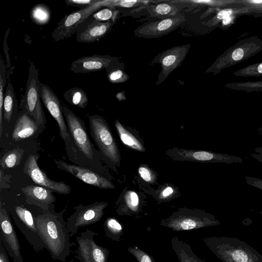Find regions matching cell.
Here are the masks:
<instances>
[{"label": "cell", "instance_id": "6da1fadb", "mask_svg": "<svg viewBox=\"0 0 262 262\" xmlns=\"http://www.w3.org/2000/svg\"><path fill=\"white\" fill-rule=\"evenodd\" d=\"M63 212L43 211L34 216L38 234L52 258L64 262L71 253L70 234L62 216Z\"/></svg>", "mask_w": 262, "mask_h": 262}, {"label": "cell", "instance_id": "7a4b0ae2", "mask_svg": "<svg viewBox=\"0 0 262 262\" xmlns=\"http://www.w3.org/2000/svg\"><path fill=\"white\" fill-rule=\"evenodd\" d=\"M219 224V221L208 213L199 209L187 208H182L173 212L160 222L161 226L174 231L198 229Z\"/></svg>", "mask_w": 262, "mask_h": 262}, {"label": "cell", "instance_id": "3957f363", "mask_svg": "<svg viewBox=\"0 0 262 262\" xmlns=\"http://www.w3.org/2000/svg\"><path fill=\"white\" fill-rule=\"evenodd\" d=\"M91 134L96 144L110 161L119 166L120 155L108 125L101 116L94 115L89 117Z\"/></svg>", "mask_w": 262, "mask_h": 262}, {"label": "cell", "instance_id": "277c9868", "mask_svg": "<svg viewBox=\"0 0 262 262\" xmlns=\"http://www.w3.org/2000/svg\"><path fill=\"white\" fill-rule=\"evenodd\" d=\"M40 82L38 70L33 63L30 62L26 91L21 105L38 125H43L46 123V117L39 93Z\"/></svg>", "mask_w": 262, "mask_h": 262}, {"label": "cell", "instance_id": "5b68a950", "mask_svg": "<svg viewBox=\"0 0 262 262\" xmlns=\"http://www.w3.org/2000/svg\"><path fill=\"white\" fill-rule=\"evenodd\" d=\"M97 235L88 229L76 237L78 246L75 257L80 262H107L110 251L96 243L94 237Z\"/></svg>", "mask_w": 262, "mask_h": 262}, {"label": "cell", "instance_id": "8992f818", "mask_svg": "<svg viewBox=\"0 0 262 262\" xmlns=\"http://www.w3.org/2000/svg\"><path fill=\"white\" fill-rule=\"evenodd\" d=\"M103 1L66 15L58 23L53 30L52 37L55 41L63 40L70 37L77 28L91 14L103 6Z\"/></svg>", "mask_w": 262, "mask_h": 262}, {"label": "cell", "instance_id": "52a82bcc", "mask_svg": "<svg viewBox=\"0 0 262 262\" xmlns=\"http://www.w3.org/2000/svg\"><path fill=\"white\" fill-rule=\"evenodd\" d=\"M107 205V203L101 202L85 206L80 205L75 207V212L67 221L70 236L77 233L79 228L99 222L102 217L104 209Z\"/></svg>", "mask_w": 262, "mask_h": 262}, {"label": "cell", "instance_id": "ba28073f", "mask_svg": "<svg viewBox=\"0 0 262 262\" xmlns=\"http://www.w3.org/2000/svg\"><path fill=\"white\" fill-rule=\"evenodd\" d=\"M166 154L174 160L180 161L227 164L243 162L242 159L239 157L204 150H193L174 148L167 151Z\"/></svg>", "mask_w": 262, "mask_h": 262}, {"label": "cell", "instance_id": "9c48e42d", "mask_svg": "<svg viewBox=\"0 0 262 262\" xmlns=\"http://www.w3.org/2000/svg\"><path fill=\"white\" fill-rule=\"evenodd\" d=\"M62 106L69 132L74 139L75 143L86 157L92 159V144L83 121L64 104Z\"/></svg>", "mask_w": 262, "mask_h": 262}, {"label": "cell", "instance_id": "30bf717a", "mask_svg": "<svg viewBox=\"0 0 262 262\" xmlns=\"http://www.w3.org/2000/svg\"><path fill=\"white\" fill-rule=\"evenodd\" d=\"M1 233L2 241L7 253L14 262H23L20 244L10 215L5 208L1 206Z\"/></svg>", "mask_w": 262, "mask_h": 262}, {"label": "cell", "instance_id": "8fae6325", "mask_svg": "<svg viewBox=\"0 0 262 262\" xmlns=\"http://www.w3.org/2000/svg\"><path fill=\"white\" fill-rule=\"evenodd\" d=\"M190 47V44L176 46L163 51L154 58L153 62L159 63L161 67L157 85L162 83L172 71L181 65Z\"/></svg>", "mask_w": 262, "mask_h": 262}, {"label": "cell", "instance_id": "7c38bea8", "mask_svg": "<svg viewBox=\"0 0 262 262\" xmlns=\"http://www.w3.org/2000/svg\"><path fill=\"white\" fill-rule=\"evenodd\" d=\"M185 20V17L179 14L172 17L154 21H147L136 28L134 33L139 37L159 38L175 30Z\"/></svg>", "mask_w": 262, "mask_h": 262}, {"label": "cell", "instance_id": "4fadbf2b", "mask_svg": "<svg viewBox=\"0 0 262 262\" xmlns=\"http://www.w3.org/2000/svg\"><path fill=\"white\" fill-rule=\"evenodd\" d=\"M38 155H30L26 160L24 172L28 175L33 181L53 192L60 194H68L71 191V187L63 182H55L49 178L46 173L39 168L37 160Z\"/></svg>", "mask_w": 262, "mask_h": 262}, {"label": "cell", "instance_id": "5bb4252c", "mask_svg": "<svg viewBox=\"0 0 262 262\" xmlns=\"http://www.w3.org/2000/svg\"><path fill=\"white\" fill-rule=\"evenodd\" d=\"M39 93L44 105L58 125L60 137L66 141L69 137V132L63 117L62 106L58 97L49 86L41 82Z\"/></svg>", "mask_w": 262, "mask_h": 262}, {"label": "cell", "instance_id": "9a60e30c", "mask_svg": "<svg viewBox=\"0 0 262 262\" xmlns=\"http://www.w3.org/2000/svg\"><path fill=\"white\" fill-rule=\"evenodd\" d=\"M57 166L75 176L85 183L101 189H114V185L102 176L78 165L68 164L62 161L54 160Z\"/></svg>", "mask_w": 262, "mask_h": 262}, {"label": "cell", "instance_id": "2e32d148", "mask_svg": "<svg viewBox=\"0 0 262 262\" xmlns=\"http://www.w3.org/2000/svg\"><path fill=\"white\" fill-rule=\"evenodd\" d=\"M119 58L109 55H94L74 60L70 70L75 73H89L107 69L117 63Z\"/></svg>", "mask_w": 262, "mask_h": 262}, {"label": "cell", "instance_id": "e0dca14e", "mask_svg": "<svg viewBox=\"0 0 262 262\" xmlns=\"http://www.w3.org/2000/svg\"><path fill=\"white\" fill-rule=\"evenodd\" d=\"M21 190L27 204L34 205L44 211H48L50 205L56 201L53 191L42 186L31 185L21 188Z\"/></svg>", "mask_w": 262, "mask_h": 262}, {"label": "cell", "instance_id": "ac0fdd59", "mask_svg": "<svg viewBox=\"0 0 262 262\" xmlns=\"http://www.w3.org/2000/svg\"><path fill=\"white\" fill-rule=\"evenodd\" d=\"M38 123L23 106L12 132V139L16 141L26 139L34 135L38 128Z\"/></svg>", "mask_w": 262, "mask_h": 262}, {"label": "cell", "instance_id": "d6986e66", "mask_svg": "<svg viewBox=\"0 0 262 262\" xmlns=\"http://www.w3.org/2000/svg\"><path fill=\"white\" fill-rule=\"evenodd\" d=\"M113 26L111 21L104 23L94 20L76 37L78 42L91 43L96 41L104 37L111 30Z\"/></svg>", "mask_w": 262, "mask_h": 262}, {"label": "cell", "instance_id": "ffe728a7", "mask_svg": "<svg viewBox=\"0 0 262 262\" xmlns=\"http://www.w3.org/2000/svg\"><path fill=\"white\" fill-rule=\"evenodd\" d=\"M171 244L180 262H205L194 254L190 245L180 240L177 236L172 237Z\"/></svg>", "mask_w": 262, "mask_h": 262}, {"label": "cell", "instance_id": "44dd1931", "mask_svg": "<svg viewBox=\"0 0 262 262\" xmlns=\"http://www.w3.org/2000/svg\"><path fill=\"white\" fill-rule=\"evenodd\" d=\"M4 98L3 116L4 119L9 122L17 110V99L11 82L6 86Z\"/></svg>", "mask_w": 262, "mask_h": 262}, {"label": "cell", "instance_id": "7402d4cb", "mask_svg": "<svg viewBox=\"0 0 262 262\" xmlns=\"http://www.w3.org/2000/svg\"><path fill=\"white\" fill-rule=\"evenodd\" d=\"M149 13L152 17L160 19L172 17L179 15L180 9L173 4L161 3L152 5L148 8Z\"/></svg>", "mask_w": 262, "mask_h": 262}, {"label": "cell", "instance_id": "603a6c76", "mask_svg": "<svg viewBox=\"0 0 262 262\" xmlns=\"http://www.w3.org/2000/svg\"><path fill=\"white\" fill-rule=\"evenodd\" d=\"M115 126L122 142L130 148L139 151H145L140 141L132 133L127 130L119 121H115Z\"/></svg>", "mask_w": 262, "mask_h": 262}, {"label": "cell", "instance_id": "cb8c5ba5", "mask_svg": "<svg viewBox=\"0 0 262 262\" xmlns=\"http://www.w3.org/2000/svg\"><path fill=\"white\" fill-rule=\"evenodd\" d=\"M30 17L34 23L40 26L45 25L51 19V11L47 5L38 4L32 8Z\"/></svg>", "mask_w": 262, "mask_h": 262}, {"label": "cell", "instance_id": "d4e9b609", "mask_svg": "<svg viewBox=\"0 0 262 262\" xmlns=\"http://www.w3.org/2000/svg\"><path fill=\"white\" fill-rule=\"evenodd\" d=\"M63 97L70 104L81 108H85L88 103L86 94L79 88H73L67 90L64 93Z\"/></svg>", "mask_w": 262, "mask_h": 262}, {"label": "cell", "instance_id": "484cf974", "mask_svg": "<svg viewBox=\"0 0 262 262\" xmlns=\"http://www.w3.org/2000/svg\"><path fill=\"white\" fill-rule=\"evenodd\" d=\"M105 236L112 240L119 242L123 234V227L114 217H108L103 223Z\"/></svg>", "mask_w": 262, "mask_h": 262}, {"label": "cell", "instance_id": "4316f807", "mask_svg": "<svg viewBox=\"0 0 262 262\" xmlns=\"http://www.w3.org/2000/svg\"><path fill=\"white\" fill-rule=\"evenodd\" d=\"M23 153V150L18 148L7 152L0 160L1 167L7 169L17 166L21 162Z\"/></svg>", "mask_w": 262, "mask_h": 262}, {"label": "cell", "instance_id": "83f0119b", "mask_svg": "<svg viewBox=\"0 0 262 262\" xmlns=\"http://www.w3.org/2000/svg\"><path fill=\"white\" fill-rule=\"evenodd\" d=\"M6 68L4 60L0 58V137L2 134V121L3 115V104L6 83Z\"/></svg>", "mask_w": 262, "mask_h": 262}, {"label": "cell", "instance_id": "f1b7e54d", "mask_svg": "<svg viewBox=\"0 0 262 262\" xmlns=\"http://www.w3.org/2000/svg\"><path fill=\"white\" fill-rule=\"evenodd\" d=\"M115 64L106 69L107 72V77L108 81L113 83L125 82L128 79V76L122 70L115 67Z\"/></svg>", "mask_w": 262, "mask_h": 262}, {"label": "cell", "instance_id": "f546056e", "mask_svg": "<svg viewBox=\"0 0 262 262\" xmlns=\"http://www.w3.org/2000/svg\"><path fill=\"white\" fill-rule=\"evenodd\" d=\"M125 205L127 210L126 213L131 212L136 213L139 208V200L137 194L133 191H128L124 196Z\"/></svg>", "mask_w": 262, "mask_h": 262}, {"label": "cell", "instance_id": "4dcf8cb0", "mask_svg": "<svg viewBox=\"0 0 262 262\" xmlns=\"http://www.w3.org/2000/svg\"><path fill=\"white\" fill-rule=\"evenodd\" d=\"M127 251L135 256L138 262H156L151 255L138 247H130Z\"/></svg>", "mask_w": 262, "mask_h": 262}, {"label": "cell", "instance_id": "1f68e13d", "mask_svg": "<svg viewBox=\"0 0 262 262\" xmlns=\"http://www.w3.org/2000/svg\"><path fill=\"white\" fill-rule=\"evenodd\" d=\"M146 2L141 1H104L103 6L130 8L144 4Z\"/></svg>", "mask_w": 262, "mask_h": 262}, {"label": "cell", "instance_id": "d6a6232c", "mask_svg": "<svg viewBox=\"0 0 262 262\" xmlns=\"http://www.w3.org/2000/svg\"><path fill=\"white\" fill-rule=\"evenodd\" d=\"M115 12L112 8H104L96 12L93 16L98 21H110L114 17Z\"/></svg>", "mask_w": 262, "mask_h": 262}, {"label": "cell", "instance_id": "836d02e7", "mask_svg": "<svg viewBox=\"0 0 262 262\" xmlns=\"http://www.w3.org/2000/svg\"><path fill=\"white\" fill-rule=\"evenodd\" d=\"M138 172L141 178L146 182L153 183L156 177L155 174L147 166L142 165L138 168Z\"/></svg>", "mask_w": 262, "mask_h": 262}, {"label": "cell", "instance_id": "e575fe53", "mask_svg": "<svg viewBox=\"0 0 262 262\" xmlns=\"http://www.w3.org/2000/svg\"><path fill=\"white\" fill-rule=\"evenodd\" d=\"M100 2V0H66L65 3L68 6H76L85 8L89 6L96 4Z\"/></svg>", "mask_w": 262, "mask_h": 262}, {"label": "cell", "instance_id": "d590c367", "mask_svg": "<svg viewBox=\"0 0 262 262\" xmlns=\"http://www.w3.org/2000/svg\"><path fill=\"white\" fill-rule=\"evenodd\" d=\"M245 181L247 184L262 190L261 179L257 178L246 176L245 177Z\"/></svg>", "mask_w": 262, "mask_h": 262}, {"label": "cell", "instance_id": "8d00e7d4", "mask_svg": "<svg viewBox=\"0 0 262 262\" xmlns=\"http://www.w3.org/2000/svg\"><path fill=\"white\" fill-rule=\"evenodd\" d=\"M9 31H10V29H8L7 30L6 34H5V39L4 40V51L5 56H6L7 67L8 68H10V66H11L10 59L9 58V54H8V48L7 43V38L9 34Z\"/></svg>", "mask_w": 262, "mask_h": 262}, {"label": "cell", "instance_id": "74e56055", "mask_svg": "<svg viewBox=\"0 0 262 262\" xmlns=\"http://www.w3.org/2000/svg\"><path fill=\"white\" fill-rule=\"evenodd\" d=\"M0 262H10L8 253L0 241Z\"/></svg>", "mask_w": 262, "mask_h": 262}, {"label": "cell", "instance_id": "f35d334b", "mask_svg": "<svg viewBox=\"0 0 262 262\" xmlns=\"http://www.w3.org/2000/svg\"><path fill=\"white\" fill-rule=\"evenodd\" d=\"M254 151V153L251 154V156L262 164V147L255 148Z\"/></svg>", "mask_w": 262, "mask_h": 262}, {"label": "cell", "instance_id": "ab89813d", "mask_svg": "<svg viewBox=\"0 0 262 262\" xmlns=\"http://www.w3.org/2000/svg\"><path fill=\"white\" fill-rule=\"evenodd\" d=\"M244 56L243 50L241 48H238L235 50L232 54V57L235 61H238L241 60Z\"/></svg>", "mask_w": 262, "mask_h": 262}, {"label": "cell", "instance_id": "60d3db41", "mask_svg": "<svg viewBox=\"0 0 262 262\" xmlns=\"http://www.w3.org/2000/svg\"><path fill=\"white\" fill-rule=\"evenodd\" d=\"M232 10L231 9H226L221 11L217 15V17L219 19H224L228 16H230V14L232 13Z\"/></svg>", "mask_w": 262, "mask_h": 262}, {"label": "cell", "instance_id": "b9f144b4", "mask_svg": "<svg viewBox=\"0 0 262 262\" xmlns=\"http://www.w3.org/2000/svg\"><path fill=\"white\" fill-rule=\"evenodd\" d=\"M173 192V189L172 187L168 186L165 188L161 193V199H165L170 196Z\"/></svg>", "mask_w": 262, "mask_h": 262}, {"label": "cell", "instance_id": "7bdbcfd3", "mask_svg": "<svg viewBox=\"0 0 262 262\" xmlns=\"http://www.w3.org/2000/svg\"><path fill=\"white\" fill-rule=\"evenodd\" d=\"M232 20V17L231 16H228L224 19H223V23L224 25H226L229 24Z\"/></svg>", "mask_w": 262, "mask_h": 262}, {"label": "cell", "instance_id": "ee69618b", "mask_svg": "<svg viewBox=\"0 0 262 262\" xmlns=\"http://www.w3.org/2000/svg\"><path fill=\"white\" fill-rule=\"evenodd\" d=\"M257 70L259 73H262V63L258 66Z\"/></svg>", "mask_w": 262, "mask_h": 262}, {"label": "cell", "instance_id": "f6af8a7d", "mask_svg": "<svg viewBox=\"0 0 262 262\" xmlns=\"http://www.w3.org/2000/svg\"><path fill=\"white\" fill-rule=\"evenodd\" d=\"M250 2L252 3H255V4H259V3H262V1H260V0H257V1L254 0V1H251Z\"/></svg>", "mask_w": 262, "mask_h": 262}, {"label": "cell", "instance_id": "bcb514c9", "mask_svg": "<svg viewBox=\"0 0 262 262\" xmlns=\"http://www.w3.org/2000/svg\"><path fill=\"white\" fill-rule=\"evenodd\" d=\"M262 213V212H261Z\"/></svg>", "mask_w": 262, "mask_h": 262}]
</instances>
